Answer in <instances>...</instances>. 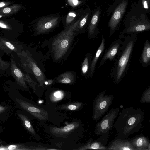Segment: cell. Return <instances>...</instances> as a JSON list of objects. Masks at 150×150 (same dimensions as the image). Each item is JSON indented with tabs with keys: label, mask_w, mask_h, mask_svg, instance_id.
<instances>
[{
	"label": "cell",
	"mask_w": 150,
	"mask_h": 150,
	"mask_svg": "<svg viewBox=\"0 0 150 150\" xmlns=\"http://www.w3.org/2000/svg\"><path fill=\"white\" fill-rule=\"evenodd\" d=\"M130 140L135 150H150L149 140L147 137L144 135H138Z\"/></svg>",
	"instance_id": "cell-15"
},
{
	"label": "cell",
	"mask_w": 150,
	"mask_h": 150,
	"mask_svg": "<svg viewBox=\"0 0 150 150\" xmlns=\"http://www.w3.org/2000/svg\"><path fill=\"white\" fill-rule=\"evenodd\" d=\"M17 54L20 56L22 65L26 72L33 75L40 86L45 88L44 83L47 79L45 74V58L42 53L32 50L23 51Z\"/></svg>",
	"instance_id": "cell-3"
},
{
	"label": "cell",
	"mask_w": 150,
	"mask_h": 150,
	"mask_svg": "<svg viewBox=\"0 0 150 150\" xmlns=\"http://www.w3.org/2000/svg\"><path fill=\"white\" fill-rule=\"evenodd\" d=\"M76 16V13L75 12H70L68 14L64 25V29L69 25L75 21H74V20Z\"/></svg>",
	"instance_id": "cell-30"
},
{
	"label": "cell",
	"mask_w": 150,
	"mask_h": 150,
	"mask_svg": "<svg viewBox=\"0 0 150 150\" xmlns=\"http://www.w3.org/2000/svg\"><path fill=\"white\" fill-rule=\"evenodd\" d=\"M8 64L1 60L0 58V69H4L7 68Z\"/></svg>",
	"instance_id": "cell-34"
},
{
	"label": "cell",
	"mask_w": 150,
	"mask_h": 150,
	"mask_svg": "<svg viewBox=\"0 0 150 150\" xmlns=\"http://www.w3.org/2000/svg\"><path fill=\"white\" fill-rule=\"evenodd\" d=\"M18 116L22 121L23 125L35 137L37 136V135L36 132L27 117L22 114H19Z\"/></svg>",
	"instance_id": "cell-27"
},
{
	"label": "cell",
	"mask_w": 150,
	"mask_h": 150,
	"mask_svg": "<svg viewBox=\"0 0 150 150\" xmlns=\"http://www.w3.org/2000/svg\"><path fill=\"white\" fill-rule=\"evenodd\" d=\"M83 11L77 20L61 32L45 41L44 46L48 49L47 57H50L56 63L62 64L64 62L78 40V38L74 42L76 31Z\"/></svg>",
	"instance_id": "cell-1"
},
{
	"label": "cell",
	"mask_w": 150,
	"mask_h": 150,
	"mask_svg": "<svg viewBox=\"0 0 150 150\" xmlns=\"http://www.w3.org/2000/svg\"><path fill=\"white\" fill-rule=\"evenodd\" d=\"M91 12L89 6L84 10L82 16L80 19L75 32L76 36L79 34L85 33L86 28L88 25L90 20Z\"/></svg>",
	"instance_id": "cell-17"
},
{
	"label": "cell",
	"mask_w": 150,
	"mask_h": 150,
	"mask_svg": "<svg viewBox=\"0 0 150 150\" xmlns=\"http://www.w3.org/2000/svg\"><path fill=\"white\" fill-rule=\"evenodd\" d=\"M122 42V40L117 39L111 44L103 54L99 64V67L104 65L107 60L112 61L114 59L119 52Z\"/></svg>",
	"instance_id": "cell-13"
},
{
	"label": "cell",
	"mask_w": 150,
	"mask_h": 150,
	"mask_svg": "<svg viewBox=\"0 0 150 150\" xmlns=\"http://www.w3.org/2000/svg\"><path fill=\"white\" fill-rule=\"evenodd\" d=\"M92 57V54L91 53H87L81 63V75L83 76H86L89 75Z\"/></svg>",
	"instance_id": "cell-22"
},
{
	"label": "cell",
	"mask_w": 150,
	"mask_h": 150,
	"mask_svg": "<svg viewBox=\"0 0 150 150\" xmlns=\"http://www.w3.org/2000/svg\"><path fill=\"white\" fill-rule=\"evenodd\" d=\"M109 132L100 135L96 140L90 138L87 143L77 149L85 150L90 149L107 150V144L109 138Z\"/></svg>",
	"instance_id": "cell-11"
},
{
	"label": "cell",
	"mask_w": 150,
	"mask_h": 150,
	"mask_svg": "<svg viewBox=\"0 0 150 150\" xmlns=\"http://www.w3.org/2000/svg\"><path fill=\"white\" fill-rule=\"evenodd\" d=\"M0 28L7 30H11L12 28L11 26L5 21L0 20Z\"/></svg>",
	"instance_id": "cell-32"
},
{
	"label": "cell",
	"mask_w": 150,
	"mask_h": 150,
	"mask_svg": "<svg viewBox=\"0 0 150 150\" xmlns=\"http://www.w3.org/2000/svg\"><path fill=\"white\" fill-rule=\"evenodd\" d=\"M54 79L56 83L71 85L76 82L77 77L75 72L70 71L60 74Z\"/></svg>",
	"instance_id": "cell-19"
},
{
	"label": "cell",
	"mask_w": 150,
	"mask_h": 150,
	"mask_svg": "<svg viewBox=\"0 0 150 150\" xmlns=\"http://www.w3.org/2000/svg\"><path fill=\"white\" fill-rule=\"evenodd\" d=\"M6 109L5 107L0 105V113L4 112Z\"/></svg>",
	"instance_id": "cell-37"
},
{
	"label": "cell",
	"mask_w": 150,
	"mask_h": 150,
	"mask_svg": "<svg viewBox=\"0 0 150 150\" xmlns=\"http://www.w3.org/2000/svg\"><path fill=\"white\" fill-rule=\"evenodd\" d=\"M80 125L78 122H73L66 126L60 128L52 127L50 128V131L53 134L57 136H62L70 134L77 128Z\"/></svg>",
	"instance_id": "cell-16"
},
{
	"label": "cell",
	"mask_w": 150,
	"mask_h": 150,
	"mask_svg": "<svg viewBox=\"0 0 150 150\" xmlns=\"http://www.w3.org/2000/svg\"><path fill=\"white\" fill-rule=\"evenodd\" d=\"M84 106L83 103L79 102H71L58 106L57 109L59 110L74 111L79 110Z\"/></svg>",
	"instance_id": "cell-24"
},
{
	"label": "cell",
	"mask_w": 150,
	"mask_h": 150,
	"mask_svg": "<svg viewBox=\"0 0 150 150\" xmlns=\"http://www.w3.org/2000/svg\"><path fill=\"white\" fill-rule=\"evenodd\" d=\"M24 74L26 82L28 84L35 94L38 95L39 94V91L45 89L41 87L38 83L34 80L30 76L28 73L26 72L24 73Z\"/></svg>",
	"instance_id": "cell-26"
},
{
	"label": "cell",
	"mask_w": 150,
	"mask_h": 150,
	"mask_svg": "<svg viewBox=\"0 0 150 150\" xmlns=\"http://www.w3.org/2000/svg\"><path fill=\"white\" fill-rule=\"evenodd\" d=\"M135 150L130 139L116 138L107 146V150Z\"/></svg>",
	"instance_id": "cell-14"
},
{
	"label": "cell",
	"mask_w": 150,
	"mask_h": 150,
	"mask_svg": "<svg viewBox=\"0 0 150 150\" xmlns=\"http://www.w3.org/2000/svg\"><path fill=\"white\" fill-rule=\"evenodd\" d=\"M3 42L5 45L10 50L14 51L15 52L18 53V51L15 46L10 42L5 40L3 41Z\"/></svg>",
	"instance_id": "cell-31"
},
{
	"label": "cell",
	"mask_w": 150,
	"mask_h": 150,
	"mask_svg": "<svg viewBox=\"0 0 150 150\" xmlns=\"http://www.w3.org/2000/svg\"></svg>",
	"instance_id": "cell-38"
},
{
	"label": "cell",
	"mask_w": 150,
	"mask_h": 150,
	"mask_svg": "<svg viewBox=\"0 0 150 150\" xmlns=\"http://www.w3.org/2000/svg\"><path fill=\"white\" fill-rule=\"evenodd\" d=\"M11 74L18 84L25 89H28V87L25 80L24 73L23 72L16 66L15 61L11 59Z\"/></svg>",
	"instance_id": "cell-18"
},
{
	"label": "cell",
	"mask_w": 150,
	"mask_h": 150,
	"mask_svg": "<svg viewBox=\"0 0 150 150\" xmlns=\"http://www.w3.org/2000/svg\"><path fill=\"white\" fill-rule=\"evenodd\" d=\"M22 5L20 4H15L9 7H6L0 9V15H11L18 12L21 9Z\"/></svg>",
	"instance_id": "cell-25"
},
{
	"label": "cell",
	"mask_w": 150,
	"mask_h": 150,
	"mask_svg": "<svg viewBox=\"0 0 150 150\" xmlns=\"http://www.w3.org/2000/svg\"><path fill=\"white\" fill-rule=\"evenodd\" d=\"M120 110L118 107L111 109L100 121L96 123L94 131L95 134L99 136L109 132L113 128L115 120L118 115Z\"/></svg>",
	"instance_id": "cell-9"
},
{
	"label": "cell",
	"mask_w": 150,
	"mask_h": 150,
	"mask_svg": "<svg viewBox=\"0 0 150 150\" xmlns=\"http://www.w3.org/2000/svg\"><path fill=\"white\" fill-rule=\"evenodd\" d=\"M60 18L59 15L55 14L41 18L35 25L34 33L32 35L47 34L52 32L58 25Z\"/></svg>",
	"instance_id": "cell-8"
},
{
	"label": "cell",
	"mask_w": 150,
	"mask_h": 150,
	"mask_svg": "<svg viewBox=\"0 0 150 150\" xmlns=\"http://www.w3.org/2000/svg\"><path fill=\"white\" fill-rule=\"evenodd\" d=\"M140 62L143 66L146 67L150 64V43L148 40L145 42L140 58Z\"/></svg>",
	"instance_id": "cell-21"
},
{
	"label": "cell",
	"mask_w": 150,
	"mask_h": 150,
	"mask_svg": "<svg viewBox=\"0 0 150 150\" xmlns=\"http://www.w3.org/2000/svg\"><path fill=\"white\" fill-rule=\"evenodd\" d=\"M105 39L103 35L101 36V41L100 44L97 50L95 56L91 60L89 75L92 78L96 66L97 61L100 55L104 50L105 48Z\"/></svg>",
	"instance_id": "cell-20"
},
{
	"label": "cell",
	"mask_w": 150,
	"mask_h": 150,
	"mask_svg": "<svg viewBox=\"0 0 150 150\" xmlns=\"http://www.w3.org/2000/svg\"><path fill=\"white\" fill-rule=\"evenodd\" d=\"M140 102L141 103H150V86L143 93L140 98Z\"/></svg>",
	"instance_id": "cell-29"
},
{
	"label": "cell",
	"mask_w": 150,
	"mask_h": 150,
	"mask_svg": "<svg viewBox=\"0 0 150 150\" xmlns=\"http://www.w3.org/2000/svg\"><path fill=\"white\" fill-rule=\"evenodd\" d=\"M147 13L134 3L127 13L124 22L125 28L121 35L137 34L150 29V20Z\"/></svg>",
	"instance_id": "cell-4"
},
{
	"label": "cell",
	"mask_w": 150,
	"mask_h": 150,
	"mask_svg": "<svg viewBox=\"0 0 150 150\" xmlns=\"http://www.w3.org/2000/svg\"><path fill=\"white\" fill-rule=\"evenodd\" d=\"M68 1L70 4L74 6L78 5L79 3L78 0H68Z\"/></svg>",
	"instance_id": "cell-36"
},
{
	"label": "cell",
	"mask_w": 150,
	"mask_h": 150,
	"mask_svg": "<svg viewBox=\"0 0 150 150\" xmlns=\"http://www.w3.org/2000/svg\"><path fill=\"white\" fill-rule=\"evenodd\" d=\"M128 3L129 0H114L113 3L107 9L106 13L108 14L112 13L108 24L110 37L117 30L124 14Z\"/></svg>",
	"instance_id": "cell-6"
},
{
	"label": "cell",
	"mask_w": 150,
	"mask_h": 150,
	"mask_svg": "<svg viewBox=\"0 0 150 150\" xmlns=\"http://www.w3.org/2000/svg\"><path fill=\"white\" fill-rule=\"evenodd\" d=\"M101 13V8L99 7H97L95 8L91 13L87 28L88 36L90 38L94 37L98 32V25Z\"/></svg>",
	"instance_id": "cell-12"
},
{
	"label": "cell",
	"mask_w": 150,
	"mask_h": 150,
	"mask_svg": "<svg viewBox=\"0 0 150 150\" xmlns=\"http://www.w3.org/2000/svg\"><path fill=\"white\" fill-rule=\"evenodd\" d=\"M16 101L19 106L37 119L40 121L48 120V112L43 108L22 99H16Z\"/></svg>",
	"instance_id": "cell-10"
},
{
	"label": "cell",
	"mask_w": 150,
	"mask_h": 150,
	"mask_svg": "<svg viewBox=\"0 0 150 150\" xmlns=\"http://www.w3.org/2000/svg\"><path fill=\"white\" fill-rule=\"evenodd\" d=\"M48 89L51 91L49 98L50 101L52 103H56L61 100L66 95V92L63 90L50 88H48Z\"/></svg>",
	"instance_id": "cell-23"
},
{
	"label": "cell",
	"mask_w": 150,
	"mask_h": 150,
	"mask_svg": "<svg viewBox=\"0 0 150 150\" xmlns=\"http://www.w3.org/2000/svg\"><path fill=\"white\" fill-rule=\"evenodd\" d=\"M118 115L113 125V128L116 130L117 137L127 138L141 129L144 112L141 108L133 107L125 108L119 112Z\"/></svg>",
	"instance_id": "cell-2"
},
{
	"label": "cell",
	"mask_w": 150,
	"mask_h": 150,
	"mask_svg": "<svg viewBox=\"0 0 150 150\" xmlns=\"http://www.w3.org/2000/svg\"><path fill=\"white\" fill-rule=\"evenodd\" d=\"M55 83L56 82L54 78L53 79H47L44 82V86L45 88H48Z\"/></svg>",
	"instance_id": "cell-33"
},
{
	"label": "cell",
	"mask_w": 150,
	"mask_h": 150,
	"mask_svg": "<svg viewBox=\"0 0 150 150\" xmlns=\"http://www.w3.org/2000/svg\"><path fill=\"white\" fill-rule=\"evenodd\" d=\"M125 38L120 47V55L115 66L112 69V74L114 82L118 84L122 79L127 69L129 62L136 42L137 34H130Z\"/></svg>",
	"instance_id": "cell-5"
},
{
	"label": "cell",
	"mask_w": 150,
	"mask_h": 150,
	"mask_svg": "<svg viewBox=\"0 0 150 150\" xmlns=\"http://www.w3.org/2000/svg\"><path fill=\"white\" fill-rule=\"evenodd\" d=\"M11 3V2H0V9L6 7Z\"/></svg>",
	"instance_id": "cell-35"
},
{
	"label": "cell",
	"mask_w": 150,
	"mask_h": 150,
	"mask_svg": "<svg viewBox=\"0 0 150 150\" xmlns=\"http://www.w3.org/2000/svg\"><path fill=\"white\" fill-rule=\"evenodd\" d=\"M105 89L98 94L95 97L93 103L92 117L94 121L99 120L108 111L113 102L114 96L112 94H105Z\"/></svg>",
	"instance_id": "cell-7"
},
{
	"label": "cell",
	"mask_w": 150,
	"mask_h": 150,
	"mask_svg": "<svg viewBox=\"0 0 150 150\" xmlns=\"http://www.w3.org/2000/svg\"><path fill=\"white\" fill-rule=\"evenodd\" d=\"M137 4L139 7L150 14V0H139Z\"/></svg>",
	"instance_id": "cell-28"
}]
</instances>
